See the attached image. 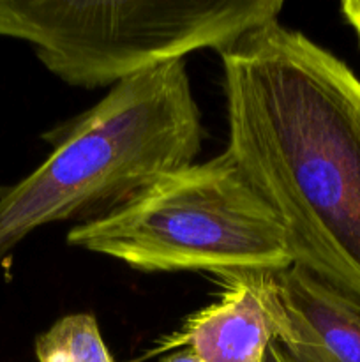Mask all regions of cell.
Masks as SVG:
<instances>
[{
  "instance_id": "cell-1",
  "label": "cell",
  "mask_w": 360,
  "mask_h": 362,
  "mask_svg": "<svg viewBox=\"0 0 360 362\" xmlns=\"http://www.w3.org/2000/svg\"><path fill=\"white\" fill-rule=\"evenodd\" d=\"M219 55L226 151L277 212L293 264L360 308V78L279 20Z\"/></svg>"
},
{
  "instance_id": "cell-2",
  "label": "cell",
  "mask_w": 360,
  "mask_h": 362,
  "mask_svg": "<svg viewBox=\"0 0 360 362\" xmlns=\"http://www.w3.org/2000/svg\"><path fill=\"white\" fill-rule=\"evenodd\" d=\"M201 136L186 60L116 83L34 172L0 189V264L35 230L102 218L193 165Z\"/></svg>"
},
{
  "instance_id": "cell-3",
  "label": "cell",
  "mask_w": 360,
  "mask_h": 362,
  "mask_svg": "<svg viewBox=\"0 0 360 362\" xmlns=\"http://www.w3.org/2000/svg\"><path fill=\"white\" fill-rule=\"evenodd\" d=\"M67 244L143 272H274L293 264L288 235L228 151L162 177Z\"/></svg>"
},
{
  "instance_id": "cell-4",
  "label": "cell",
  "mask_w": 360,
  "mask_h": 362,
  "mask_svg": "<svg viewBox=\"0 0 360 362\" xmlns=\"http://www.w3.org/2000/svg\"><path fill=\"white\" fill-rule=\"evenodd\" d=\"M282 0H0V37L81 88L120 81L198 49L222 52L277 20Z\"/></svg>"
},
{
  "instance_id": "cell-5",
  "label": "cell",
  "mask_w": 360,
  "mask_h": 362,
  "mask_svg": "<svg viewBox=\"0 0 360 362\" xmlns=\"http://www.w3.org/2000/svg\"><path fill=\"white\" fill-rule=\"evenodd\" d=\"M221 300L187 318L184 327L162 339L155 354L189 349L203 362H261L284 325L270 272L222 276Z\"/></svg>"
},
{
  "instance_id": "cell-6",
  "label": "cell",
  "mask_w": 360,
  "mask_h": 362,
  "mask_svg": "<svg viewBox=\"0 0 360 362\" xmlns=\"http://www.w3.org/2000/svg\"><path fill=\"white\" fill-rule=\"evenodd\" d=\"M284 325L277 341L296 362H360V308L292 264L270 272Z\"/></svg>"
},
{
  "instance_id": "cell-7",
  "label": "cell",
  "mask_w": 360,
  "mask_h": 362,
  "mask_svg": "<svg viewBox=\"0 0 360 362\" xmlns=\"http://www.w3.org/2000/svg\"><path fill=\"white\" fill-rule=\"evenodd\" d=\"M37 362H115L92 315L74 313L56 320L35 339Z\"/></svg>"
},
{
  "instance_id": "cell-8",
  "label": "cell",
  "mask_w": 360,
  "mask_h": 362,
  "mask_svg": "<svg viewBox=\"0 0 360 362\" xmlns=\"http://www.w3.org/2000/svg\"><path fill=\"white\" fill-rule=\"evenodd\" d=\"M341 11L344 14L346 21L349 23V27L355 30L360 42V0H346V2L341 4Z\"/></svg>"
},
{
  "instance_id": "cell-9",
  "label": "cell",
  "mask_w": 360,
  "mask_h": 362,
  "mask_svg": "<svg viewBox=\"0 0 360 362\" xmlns=\"http://www.w3.org/2000/svg\"><path fill=\"white\" fill-rule=\"evenodd\" d=\"M261 362H296V361L286 352V349L281 345V343L272 341L270 345L267 346V350H265V356L263 359H261Z\"/></svg>"
},
{
  "instance_id": "cell-10",
  "label": "cell",
  "mask_w": 360,
  "mask_h": 362,
  "mask_svg": "<svg viewBox=\"0 0 360 362\" xmlns=\"http://www.w3.org/2000/svg\"><path fill=\"white\" fill-rule=\"evenodd\" d=\"M161 362H203L193 350L189 349H180L179 352H173L169 356L162 357Z\"/></svg>"
}]
</instances>
